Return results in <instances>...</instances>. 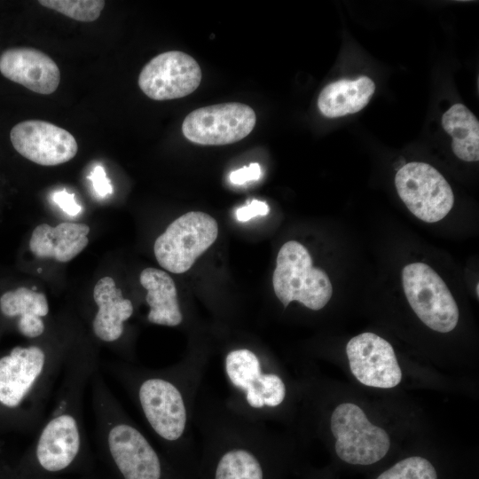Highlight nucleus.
I'll return each mask as SVG.
<instances>
[{
	"mask_svg": "<svg viewBox=\"0 0 479 479\" xmlns=\"http://www.w3.org/2000/svg\"><path fill=\"white\" fill-rule=\"evenodd\" d=\"M207 351L193 350L177 365L159 373H142L136 396L151 430L183 479H195L199 449L194 413L208 368Z\"/></svg>",
	"mask_w": 479,
	"mask_h": 479,
	"instance_id": "f03ea898",
	"label": "nucleus"
},
{
	"mask_svg": "<svg viewBox=\"0 0 479 479\" xmlns=\"http://www.w3.org/2000/svg\"><path fill=\"white\" fill-rule=\"evenodd\" d=\"M38 3L44 7L82 22L96 20L106 4L102 0H40Z\"/></svg>",
	"mask_w": 479,
	"mask_h": 479,
	"instance_id": "4be33fe9",
	"label": "nucleus"
},
{
	"mask_svg": "<svg viewBox=\"0 0 479 479\" xmlns=\"http://www.w3.org/2000/svg\"><path fill=\"white\" fill-rule=\"evenodd\" d=\"M256 122L255 111L247 105L231 102L200 107L184 120L182 131L191 142L204 145H222L246 137Z\"/></svg>",
	"mask_w": 479,
	"mask_h": 479,
	"instance_id": "1a4fd4ad",
	"label": "nucleus"
},
{
	"mask_svg": "<svg viewBox=\"0 0 479 479\" xmlns=\"http://www.w3.org/2000/svg\"><path fill=\"white\" fill-rule=\"evenodd\" d=\"M223 372L228 387L224 399L239 414L267 423L285 407L288 389L278 366L253 348L238 346L225 351Z\"/></svg>",
	"mask_w": 479,
	"mask_h": 479,
	"instance_id": "7ed1b4c3",
	"label": "nucleus"
},
{
	"mask_svg": "<svg viewBox=\"0 0 479 479\" xmlns=\"http://www.w3.org/2000/svg\"><path fill=\"white\" fill-rule=\"evenodd\" d=\"M375 91V84L368 76L356 80L342 79L326 85L318 98L320 113L337 118L362 110Z\"/></svg>",
	"mask_w": 479,
	"mask_h": 479,
	"instance_id": "6ab92c4d",
	"label": "nucleus"
},
{
	"mask_svg": "<svg viewBox=\"0 0 479 479\" xmlns=\"http://www.w3.org/2000/svg\"><path fill=\"white\" fill-rule=\"evenodd\" d=\"M201 76V69L192 57L171 51L157 55L143 67L138 86L152 99H175L193 92Z\"/></svg>",
	"mask_w": 479,
	"mask_h": 479,
	"instance_id": "9d476101",
	"label": "nucleus"
},
{
	"mask_svg": "<svg viewBox=\"0 0 479 479\" xmlns=\"http://www.w3.org/2000/svg\"><path fill=\"white\" fill-rule=\"evenodd\" d=\"M272 285L284 308L296 301L309 310H319L327 304L333 294V287L326 272L313 266L308 249L296 240H289L281 246Z\"/></svg>",
	"mask_w": 479,
	"mask_h": 479,
	"instance_id": "20e7f679",
	"label": "nucleus"
},
{
	"mask_svg": "<svg viewBox=\"0 0 479 479\" xmlns=\"http://www.w3.org/2000/svg\"><path fill=\"white\" fill-rule=\"evenodd\" d=\"M346 354L352 374L362 384L391 389L402 380V371L392 345L384 338L365 332L351 338Z\"/></svg>",
	"mask_w": 479,
	"mask_h": 479,
	"instance_id": "9b49d317",
	"label": "nucleus"
},
{
	"mask_svg": "<svg viewBox=\"0 0 479 479\" xmlns=\"http://www.w3.org/2000/svg\"><path fill=\"white\" fill-rule=\"evenodd\" d=\"M270 212L269 206L261 200H253L248 205L236 211V217L240 222H247L257 216H266Z\"/></svg>",
	"mask_w": 479,
	"mask_h": 479,
	"instance_id": "a878e982",
	"label": "nucleus"
},
{
	"mask_svg": "<svg viewBox=\"0 0 479 479\" xmlns=\"http://www.w3.org/2000/svg\"><path fill=\"white\" fill-rule=\"evenodd\" d=\"M217 222L201 211H190L174 220L153 246L154 255L165 270L180 274L216 240Z\"/></svg>",
	"mask_w": 479,
	"mask_h": 479,
	"instance_id": "423d86ee",
	"label": "nucleus"
},
{
	"mask_svg": "<svg viewBox=\"0 0 479 479\" xmlns=\"http://www.w3.org/2000/svg\"><path fill=\"white\" fill-rule=\"evenodd\" d=\"M89 232L85 224L65 222L55 227L42 224L32 232L29 249L37 257L67 263L87 247Z\"/></svg>",
	"mask_w": 479,
	"mask_h": 479,
	"instance_id": "dca6fc26",
	"label": "nucleus"
},
{
	"mask_svg": "<svg viewBox=\"0 0 479 479\" xmlns=\"http://www.w3.org/2000/svg\"><path fill=\"white\" fill-rule=\"evenodd\" d=\"M0 72L7 79L43 95L53 93L60 82V72L55 61L44 52L28 47L3 51Z\"/></svg>",
	"mask_w": 479,
	"mask_h": 479,
	"instance_id": "ddd939ff",
	"label": "nucleus"
},
{
	"mask_svg": "<svg viewBox=\"0 0 479 479\" xmlns=\"http://www.w3.org/2000/svg\"><path fill=\"white\" fill-rule=\"evenodd\" d=\"M45 354L37 346L15 347L0 358V403L16 407L42 373Z\"/></svg>",
	"mask_w": 479,
	"mask_h": 479,
	"instance_id": "4468645a",
	"label": "nucleus"
},
{
	"mask_svg": "<svg viewBox=\"0 0 479 479\" xmlns=\"http://www.w3.org/2000/svg\"><path fill=\"white\" fill-rule=\"evenodd\" d=\"M442 126L452 137L453 153L464 161L479 160V122L464 105H452L442 116Z\"/></svg>",
	"mask_w": 479,
	"mask_h": 479,
	"instance_id": "412c9836",
	"label": "nucleus"
},
{
	"mask_svg": "<svg viewBox=\"0 0 479 479\" xmlns=\"http://www.w3.org/2000/svg\"><path fill=\"white\" fill-rule=\"evenodd\" d=\"M476 294L478 297L479 296V284L478 283L476 284Z\"/></svg>",
	"mask_w": 479,
	"mask_h": 479,
	"instance_id": "cd10ccee",
	"label": "nucleus"
},
{
	"mask_svg": "<svg viewBox=\"0 0 479 479\" xmlns=\"http://www.w3.org/2000/svg\"><path fill=\"white\" fill-rule=\"evenodd\" d=\"M81 444L75 419L61 414L43 428L36 446L39 464L47 471L57 472L67 467L76 457Z\"/></svg>",
	"mask_w": 479,
	"mask_h": 479,
	"instance_id": "2eb2a0df",
	"label": "nucleus"
},
{
	"mask_svg": "<svg viewBox=\"0 0 479 479\" xmlns=\"http://www.w3.org/2000/svg\"><path fill=\"white\" fill-rule=\"evenodd\" d=\"M54 202L69 216H76L82 210L81 206L75 201V194L67 191H59L53 194Z\"/></svg>",
	"mask_w": 479,
	"mask_h": 479,
	"instance_id": "bb28decb",
	"label": "nucleus"
},
{
	"mask_svg": "<svg viewBox=\"0 0 479 479\" xmlns=\"http://www.w3.org/2000/svg\"><path fill=\"white\" fill-rule=\"evenodd\" d=\"M376 479H437V473L427 459L412 456L398 461Z\"/></svg>",
	"mask_w": 479,
	"mask_h": 479,
	"instance_id": "5701e85b",
	"label": "nucleus"
},
{
	"mask_svg": "<svg viewBox=\"0 0 479 479\" xmlns=\"http://www.w3.org/2000/svg\"><path fill=\"white\" fill-rule=\"evenodd\" d=\"M261 166L256 163H250L247 167L236 169L230 174V181L235 185H243L249 181H255L261 177Z\"/></svg>",
	"mask_w": 479,
	"mask_h": 479,
	"instance_id": "393cba45",
	"label": "nucleus"
},
{
	"mask_svg": "<svg viewBox=\"0 0 479 479\" xmlns=\"http://www.w3.org/2000/svg\"><path fill=\"white\" fill-rule=\"evenodd\" d=\"M10 139L20 155L42 166L67 162L78 150L77 142L70 132L41 120L16 124L10 132Z\"/></svg>",
	"mask_w": 479,
	"mask_h": 479,
	"instance_id": "f8f14e48",
	"label": "nucleus"
},
{
	"mask_svg": "<svg viewBox=\"0 0 479 479\" xmlns=\"http://www.w3.org/2000/svg\"><path fill=\"white\" fill-rule=\"evenodd\" d=\"M93 298L98 307L92 323L94 334L104 342L118 340L123 333L124 322L133 314L131 301L123 298L122 290L108 276L96 283Z\"/></svg>",
	"mask_w": 479,
	"mask_h": 479,
	"instance_id": "f3484780",
	"label": "nucleus"
},
{
	"mask_svg": "<svg viewBox=\"0 0 479 479\" xmlns=\"http://www.w3.org/2000/svg\"><path fill=\"white\" fill-rule=\"evenodd\" d=\"M402 284L411 308L423 324L439 333H449L456 327L458 305L444 281L430 266L424 263L405 265Z\"/></svg>",
	"mask_w": 479,
	"mask_h": 479,
	"instance_id": "0eeeda50",
	"label": "nucleus"
},
{
	"mask_svg": "<svg viewBox=\"0 0 479 479\" xmlns=\"http://www.w3.org/2000/svg\"><path fill=\"white\" fill-rule=\"evenodd\" d=\"M88 178L91 181L93 188L98 195L106 197L113 192L111 181L106 177L103 167L96 166Z\"/></svg>",
	"mask_w": 479,
	"mask_h": 479,
	"instance_id": "b1692460",
	"label": "nucleus"
},
{
	"mask_svg": "<svg viewBox=\"0 0 479 479\" xmlns=\"http://www.w3.org/2000/svg\"><path fill=\"white\" fill-rule=\"evenodd\" d=\"M395 185L407 208L426 223L442 220L454 204V195L446 179L425 162L404 165L396 174Z\"/></svg>",
	"mask_w": 479,
	"mask_h": 479,
	"instance_id": "6e6552de",
	"label": "nucleus"
},
{
	"mask_svg": "<svg viewBox=\"0 0 479 479\" xmlns=\"http://www.w3.org/2000/svg\"><path fill=\"white\" fill-rule=\"evenodd\" d=\"M139 280L147 291L145 301L150 307L148 321L171 327L181 325L184 315L173 279L161 270L148 267L141 271Z\"/></svg>",
	"mask_w": 479,
	"mask_h": 479,
	"instance_id": "a211bd4d",
	"label": "nucleus"
},
{
	"mask_svg": "<svg viewBox=\"0 0 479 479\" xmlns=\"http://www.w3.org/2000/svg\"><path fill=\"white\" fill-rule=\"evenodd\" d=\"M0 310L6 317L20 316L18 329L24 336L35 338L43 333L42 317L48 314L49 306L43 293L25 287L7 291L0 297Z\"/></svg>",
	"mask_w": 479,
	"mask_h": 479,
	"instance_id": "aec40b11",
	"label": "nucleus"
},
{
	"mask_svg": "<svg viewBox=\"0 0 479 479\" xmlns=\"http://www.w3.org/2000/svg\"><path fill=\"white\" fill-rule=\"evenodd\" d=\"M267 425L239 414L201 389L194 413L195 479H279L280 445Z\"/></svg>",
	"mask_w": 479,
	"mask_h": 479,
	"instance_id": "f257e3e1",
	"label": "nucleus"
},
{
	"mask_svg": "<svg viewBox=\"0 0 479 479\" xmlns=\"http://www.w3.org/2000/svg\"><path fill=\"white\" fill-rule=\"evenodd\" d=\"M330 430L335 438L336 455L351 465L376 463L390 447L387 431L373 424L363 409L353 403H342L334 409Z\"/></svg>",
	"mask_w": 479,
	"mask_h": 479,
	"instance_id": "39448f33",
	"label": "nucleus"
}]
</instances>
